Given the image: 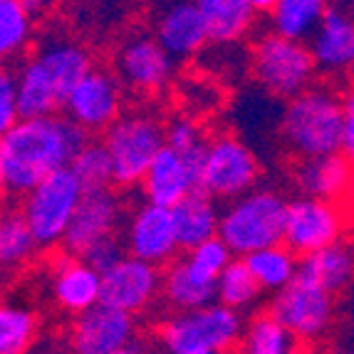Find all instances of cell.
<instances>
[{"label": "cell", "instance_id": "obj_1", "mask_svg": "<svg viewBox=\"0 0 354 354\" xmlns=\"http://www.w3.org/2000/svg\"><path fill=\"white\" fill-rule=\"evenodd\" d=\"M6 161L8 194L25 196L50 174L67 169L77 151L87 144V131L59 114L20 117L0 136Z\"/></svg>", "mask_w": 354, "mask_h": 354}, {"label": "cell", "instance_id": "obj_2", "mask_svg": "<svg viewBox=\"0 0 354 354\" xmlns=\"http://www.w3.org/2000/svg\"><path fill=\"white\" fill-rule=\"evenodd\" d=\"M280 134L300 159L339 151L342 97L330 87H307L290 97L280 119Z\"/></svg>", "mask_w": 354, "mask_h": 354}, {"label": "cell", "instance_id": "obj_3", "mask_svg": "<svg viewBox=\"0 0 354 354\" xmlns=\"http://www.w3.org/2000/svg\"><path fill=\"white\" fill-rule=\"evenodd\" d=\"M243 330L241 310L211 302L166 317L159 327V342L171 354H225L241 347Z\"/></svg>", "mask_w": 354, "mask_h": 354}, {"label": "cell", "instance_id": "obj_4", "mask_svg": "<svg viewBox=\"0 0 354 354\" xmlns=\"http://www.w3.org/2000/svg\"><path fill=\"white\" fill-rule=\"evenodd\" d=\"M288 201L278 191L250 189L238 196L221 211L218 236L225 241L233 255L245 258L253 250L283 243Z\"/></svg>", "mask_w": 354, "mask_h": 354}, {"label": "cell", "instance_id": "obj_5", "mask_svg": "<svg viewBox=\"0 0 354 354\" xmlns=\"http://www.w3.org/2000/svg\"><path fill=\"white\" fill-rule=\"evenodd\" d=\"M317 62L305 40H292L275 30L266 32L253 48V75L268 95L290 100L313 84Z\"/></svg>", "mask_w": 354, "mask_h": 354}, {"label": "cell", "instance_id": "obj_6", "mask_svg": "<svg viewBox=\"0 0 354 354\" xmlns=\"http://www.w3.org/2000/svg\"><path fill=\"white\" fill-rule=\"evenodd\" d=\"M82 194L84 186L70 166L50 174L48 178H42L37 186H32L25 194L23 213L40 250L62 248L65 233L70 228V221Z\"/></svg>", "mask_w": 354, "mask_h": 354}, {"label": "cell", "instance_id": "obj_7", "mask_svg": "<svg viewBox=\"0 0 354 354\" xmlns=\"http://www.w3.org/2000/svg\"><path fill=\"white\" fill-rule=\"evenodd\" d=\"M104 147L114 164V183L131 189L142 183L153 156L166 147V129L149 114H119L104 129Z\"/></svg>", "mask_w": 354, "mask_h": 354}, {"label": "cell", "instance_id": "obj_8", "mask_svg": "<svg viewBox=\"0 0 354 354\" xmlns=\"http://www.w3.org/2000/svg\"><path fill=\"white\" fill-rule=\"evenodd\" d=\"M270 313L283 319L300 342L315 344L325 339L335 325V295L297 270L295 278L275 292Z\"/></svg>", "mask_w": 354, "mask_h": 354}, {"label": "cell", "instance_id": "obj_9", "mask_svg": "<svg viewBox=\"0 0 354 354\" xmlns=\"http://www.w3.org/2000/svg\"><path fill=\"white\" fill-rule=\"evenodd\" d=\"M258 178L260 161L245 142L228 134L208 142L198 189L211 194L216 201H233L255 189Z\"/></svg>", "mask_w": 354, "mask_h": 354}, {"label": "cell", "instance_id": "obj_10", "mask_svg": "<svg viewBox=\"0 0 354 354\" xmlns=\"http://www.w3.org/2000/svg\"><path fill=\"white\" fill-rule=\"evenodd\" d=\"M344 228H347V218L339 203L302 194L295 201H288L283 243H288L302 258L330 243L342 241Z\"/></svg>", "mask_w": 354, "mask_h": 354}, {"label": "cell", "instance_id": "obj_11", "mask_svg": "<svg viewBox=\"0 0 354 354\" xmlns=\"http://www.w3.org/2000/svg\"><path fill=\"white\" fill-rule=\"evenodd\" d=\"M136 342V322L131 313L97 302L75 315L70 327V347L80 354H124Z\"/></svg>", "mask_w": 354, "mask_h": 354}, {"label": "cell", "instance_id": "obj_12", "mask_svg": "<svg viewBox=\"0 0 354 354\" xmlns=\"http://www.w3.org/2000/svg\"><path fill=\"white\" fill-rule=\"evenodd\" d=\"M122 106H124L122 82L112 72L92 67L70 89L62 109L84 131H104L122 114Z\"/></svg>", "mask_w": 354, "mask_h": 354}, {"label": "cell", "instance_id": "obj_13", "mask_svg": "<svg viewBox=\"0 0 354 354\" xmlns=\"http://www.w3.org/2000/svg\"><path fill=\"white\" fill-rule=\"evenodd\" d=\"M124 248L134 258H142L153 266H169L181 250L176 223H174L171 208L144 203L127 221Z\"/></svg>", "mask_w": 354, "mask_h": 354}, {"label": "cell", "instance_id": "obj_14", "mask_svg": "<svg viewBox=\"0 0 354 354\" xmlns=\"http://www.w3.org/2000/svg\"><path fill=\"white\" fill-rule=\"evenodd\" d=\"M161 292L159 266L127 253L117 266L102 272L100 302L124 313H142Z\"/></svg>", "mask_w": 354, "mask_h": 354}, {"label": "cell", "instance_id": "obj_15", "mask_svg": "<svg viewBox=\"0 0 354 354\" xmlns=\"http://www.w3.org/2000/svg\"><path fill=\"white\" fill-rule=\"evenodd\" d=\"M119 225H122V198L114 194L112 186L84 191L65 233L62 250L72 255H82L92 243L114 236Z\"/></svg>", "mask_w": 354, "mask_h": 354}, {"label": "cell", "instance_id": "obj_16", "mask_svg": "<svg viewBox=\"0 0 354 354\" xmlns=\"http://www.w3.org/2000/svg\"><path fill=\"white\" fill-rule=\"evenodd\" d=\"M117 72L136 92H159L174 75V55L156 37H131L117 55Z\"/></svg>", "mask_w": 354, "mask_h": 354}, {"label": "cell", "instance_id": "obj_17", "mask_svg": "<svg viewBox=\"0 0 354 354\" xmlns=\"http://www.w3.org/2000/svg\"><path fill=\"white\" fill-rule=\"evenodd\" d=\"M156 40L174 57H194L211 42L208 25L196 0H166L156 15Z\"/></svg>", "mask_w": 354, "mask_h": 354}, {"label": "cell", "instance_id": "obj_18", "mask_svg": "<svg viewBox=\"0 0 354 354\" xmlns=\"http://www.w3.org/2000/svg\"><path fill=\"white\" fill-rule=\"evenodd\" d=\"M102 272L95 270L80 255L65 253L55 260L50 272V295L55 305L67 315H80L100 302Z\"/></svg>", "mask_w": 354, "mask_h": 354}, {"label": "cell", "instance_id": "obj_19", "mask_svg": "<svg viewBox=\"0 0 354 354\" xmlns=\"http://www.w3.org/2000/svg\"><path fill=\"white\" fill-rule=\"evenodd\" d=\"M317 70L344 72L354 65V10L344 6H330L317 30L307 40Z\"/></svg>", "mask_w": 354, "mask_h": 354}, {"label": "cell", "instance_id": "obj_20", "mask_svg": "<svg viewBox=\"0 0 354 354\" xmlns=\"http://www.w3.org/2000/svg\"><path fill=\"white\" fill-rule=\"evenodd\" d=\"M295 183L305 196L342 203L354 194V164L342 151L307 156L297 164Z\"/></svg>", "mask_w": 354, "mask_h": 354}, {"label": "cell", "instance_id": "obj_21", "mask_svg": "<svg viewBox=\"0 0 354 354\" xmlns=\"http://www.w3.org/2000/svg\"><path fill=\"white\" fill-rule=\"evenodd\" d=\"M194 189H198V174L171 147H164L153 156V161L149 164L147 174L142 178L144 198L149 203L166 208H174Z\"/></svg>", "mask_w": 354, "mask_h": 354}, {"label": "cell", "instance_id": "obj_22", "mask_svg": "<svg viewBox=\"0 0 354 354\" xmlns=\"http://www.w3.org/2000/svg\"><path fill=\"white\" fill-rule=\"evenodd\" d=\"M171 213L181 250H189L208 238L218 236L221 211L216 206V198L203 189H194L189 196H183L171 208Z\"/></svg>", "mask_w": 354, "mask_h": 354}, {"label": "cell", "instance_id": "obj_23", "mask_svg": "<svg viewBox=\"0 0 354 354\" xmlns=\"http://www.w3.org/2000/svg\"><path fill=\"white\" fill-rule=\"evenodd\" d=\"M65 104V95L59 92L55 77L40 57L28 59L18 72V109L20 117H42L57 114Z\"/></svg>", "mask_w": 354, "mask_h": 354}, {"label": "cell", "instance_id": "obj_24", "mask_svg": "<svg viewBox=\"0 0 354 354\" xmlns=\"http://www.w3.org/2000/svg\"><path fill=\"white\" fill-rule=\"evenodd\" d=\"M300 272L327 288L332 295H339L354 283V245L337 241L310 255H302Z\"/></svg>", "mask_w": 354, "mask_h": 354}, {"label": "cell", "instance_id": "obj_25", "mask_svg": "<svg viewBox=\"0 0 354 354\" xmlns=\"http://www.w3.org/2000/svg\"><path fill=\"white\" fill-rule=\"evenodd\" d=\"M161 295L174 310H196L216 300V283L198 275L189 260H176L161 275Z\"/></svg>", "mask_w": 354, "mask_h": 354}, {"label": "cell", "instance_id": "obj_26", "mask_svg": "<svg viewBox=\"0 0 354 354\" xmlns=\"http://www.w3.org/2000/svg\"><path fill=\"white\" fill-rule=\"evenodd\" d=\"M208 25L211 42H238L253 25L255 12L248 0H196Z\"/></svg>", "mask_w": 354, "mask_h": 354}, {"label": "cell", "instance_id": "obj_27", "mask_svg": "<svg viewBox=\"0 0 354 354\" xmlns=\"http://www.w3.org/2000/svg\"><path fill=\"white\" fill-rule=\"evenodd\" d=\"M40 250L32 228L25 218L23 208H3L0 211V268L20 270L35 258Z\"/></svg>", "mask_w": 354, "mask_h": 354}, {"label": "cell", "instance_id": "obj_28", "mask_svg": "<svg viewBox=\"0 0 354 354\" xmlns=\"http://www.w3.org/2000/svg\"><path fill=\"white\" fill-rule=\"evenodd\" d=\"M297 258L300 255L290 248L288 243H275V245H266V248L253 250V253H248L243 260L253 270L263 292H278L300 270V260Z\"/></svg>", "mask_w": 354, "mask_h": 354}, {"label": "cell", "instance_id": "obj_29", "mask_svg": "<svg viewBox=\"0 0 354 354\" xmlns=\"http://www.w3.org/2000/svg\"><path fill=\"white\" fill-rule=\"evenodd\" d=\"M37 57L45 62L50 75L55 77L59 92L70 95V89L75 87L89 70H92V57L89 53L72 40H50L37 50Z\"/></svg>", "mask_w": 354, "mask_h": 354}, {"label": "cell", "instance_id": "obj_30", "mask_svg": "<svg viewBox=\"0 0 354 354\" xmlns=\"http://www.w3.org/2000/svg\"><path fill=\"white\" fill-rule=\"evenodd\" d=\"M37 0H0V65L25 53Z\"/></svg>", "mask_w": 354, "mask_h": 354}, {"label": "cell", "instance_id": "obj_31", "mask_svg": "<svg viewBox=\"0 0 354 354\" xmlns=\"http://www.w3.org/2000/svg\"><path fill=\"white\" fill-rule=\"evenodd\" d=\"M297 347L300 339L270 310L250 317L241 337V349L248 354H292Z\"/></svg>", "mask_w": 354, "mask_h": 354}, {"label": "cell", "instance_id": "obj_32", "mask_svg": "<svg viewBox=\"0 0 354 354\" xmlns=\"http://www.w3.org/2000/svg\"><path fill=\"white\" fill-rule=\"evenodd\" d=\"M327 8L330 0H278L268 15L275 32L292 40H310Z\"/></svg>", "mask_w": 354, "mask_h": 354}, {"label": "cell", "instance_id": "obj_33", "mask_svg": "<svg viewBox=\"0 0 354 354\" xmlns=\"http://www.w3.org/2000/svg\"><path fill=\"white\" fill-rule=\"evenodd\" d=\"M37 315L25 305L0 302V354H23L37 339Z\"/></svg>", "mask_w": 354, "mask_h": 354}, {"label": "cell", "instance_id": "obj_34", "mask_svg": "<svg viewBox=\"0 0 354 354\" xmlns=\"http://www.w3.org/2000/svg\"><path fill=\"white\" fill-rule=\"evenodd\" d=\"M263 288L243 258H233L216 280V300L236 310H248L258 302Z\"/></svg>", "mask_w": 354, "mask_h": 354}, {"label": "cell", "instance_id": "obj_35", "mask_svg": "<svg viewBox=\"0 0 354 354\" xmlns=\"http://www.w3.org/2000/svg\"><path fill=\"white\" fill-rule=\"evenodd\" d=\"M70 169L75 171V176L80 178L84 191L109 189L114 183V164H112L109 151H106L104 142L84 144V147L77 151L75 159H72Z\"/></svg>", "mask_w": 354, "mask_h": 354}, {"label": "cell", "instance_id": "obj_36", "mask_svg": "<svg viewBox=\"0 0 354 354\" xmlns=\"http://www.w3.org/2000/svg\"><path fill=\"white\" fill-rule=\"evenodd\" d=\"M166 147H171L174 151L181 153L183 159L191 164V169L198 174V181H201V166L203 159H206L208 139L203 136L201 127L196 124L194 119H174L171 124L166 127Z\"/></svg>", "mask_w": 354, "mask_h": 354}, {"label": "cell", "instance_id": "obj_37", "mask_svg": "<svg viewBox=\"0 0 354 354\" xmlns=\"http://www.w3.org/2000/svg\"><path fill=\"white\" fill-rule=\"evenodd\" d=\"M186 260H189V266L194 268L198 275H203V278L208 280H218V275L223 272V268L228 266L230 260L236 258L233 255V250L225 245V241L221 236H213L208 238V241L198 243V245H194V248L186 250Z\"/></svg>", "mask_w": 354, "mask_h": 354}, {"label": "cell", "instance_id": "obj_38", "mask_svg": "<svg viewBox=\"0 0 354 354\" xmlns=\"http://www.w3.org/2000/svg\"><path fill=\"white\" fill-rule=\"evenodd\" d=\"M20 119L18 109V75L0 67V136Z\"/></svg>", "mask_w": 354, "mask_h": 354}, {"label": "cell", "instance_id": "obj_39", "mask_svg": "<svg viewBox=\"0 0 354 354\" xmlns=\"http://www.w3.org/2000/svg\"><path fill=\"white\" fill-rule=\"evenodd\" d=\"M124 255H127L124 243L119 241V238H114V236H106V238H102V241L92 243V245H89V248L80 255V258L87 260L95 270L104 272V270H109L112 266H117Z\"/></svg>", "mask_w": 354, "mask_h": 354}, {"label": "cell", "instance_id": "obj_40", "mask_svg": "<svg viewBox=\"0 0 354 354\" xmlns=\"http://www.w3.org/2000/svg\"><path fill=\"white\" fill-rule=\"evenodd\" d=\"M339 151L354 164V87H349L342 97V144Z\"/></svg>", "mask_w": 354, "mask_h": 354}, {"label": "cell", "instance_id": "obj_41", "mask_svg": "<svg viewBox=\"0 0 354 354\" xmlns=\"http://www.w3.org/2000/svg\"><path fill=\"white\" fill-rule=\"evenodd\" d=\"M278 0H248V6L253 8V12H270L275 8Z\"/></svg>", "mask_w": 354, "mask_h": 354}, {"label": "cell", "instance_id": "obj_42", "mask_svg": "<svg viewBox=\"0 0 354 354\" xmlns=\"http://www.w3.org/2000/svg\"><path fill=\"white\" fill-rule=\"evenodd\" d=\"M8 194V183H6V161H3V144H0V201L6 198Z\"/></svg>", "mask_w": 354, "mask_h": 354}, {"label": "cell", "instance_id": "obj_43", "mask_svg": "<svg viewBox=\"0 0 354 354\" xmlns=\"http://www.w3.org/2000/svg\"><path fill=\"white\" fill-rule=\"evenodd\" d=\"M62 0H37V6H57Z\"/></svg>", "mask_w": 354, "mask_h": 354}, {"label": "cell", "instance_id": "obj_44", "mask_svg": "<svg viewBox=\"0 0 354 354\" xmlns=\"http://www.w3.org/2000/svg\"><path fill=\"white\" fill-rule=\"evenodd\" d=\"M349 8H352V10H354V0H349Z\"/></svg>", "mask_w": 354, "mask_h": 354}, {"label": "cell", "instance_id": "obj_45", "mask_svg": "<svg viewBox=\"0 0 354 354\" xmlns=\"http://www.w3.org/2000/svg\"><path fill=\"white\" fill-rule=\"evenodd\" d=\"M352 70H354V65H352Z\"/></svg>", "mask_w": 354, "mask_h": 354}]
</instances>
